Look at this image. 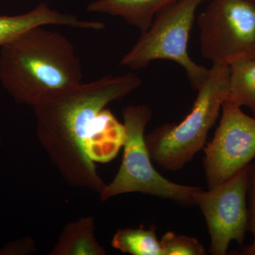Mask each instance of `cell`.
<instances>
[{
    "mask_svg": "<svg viewBox=\"0 0 255 255\" xmlns=\"http://www.w3.org/2000/svg\"><path fill=\"white\" fill-rule=\"evenodd\" d=\"M214 136L204 147V168L209 189L248 167L255 159V117L225 101Z\"/></svg>",
    "mask_w": 255,
    "mask_h": 255,
    "instance_id": "8",
    "label": "cell"
},
{
    "mask_svg": "<svg viewBox=\"0 0 255 255\" xmlns=\"http://www.w3.org/2000/svg\"><path fill=\"white\" fill-rule=\"evenodd\" d=\"M248 186L246 167L219 185L196 193L195 205L206 220L211 254L226 255L232 241L243 247L248 231Z\"/></svg>",
    "mask_w": 255,
    "mask_h": 255,
    "instance_id": "7",
    "label": "cell"
},
{
    "mask_svg": "<svg viewBox=\"0 0 255 255\" xmlns=\"http://www.w3.org/2000/svg\"><path fill=\"white\" fill-rule=\"evenodd\" d=\"M112 245L115 249L132 255H163L155 226L145 229L126 228L114 234Z\"/></svg>",
    "mask_w": 255,
    "mask_h": 255,
    "instance_id": "13",
    "label": "cell"
},
{
    "mask_svg": "<svg viewBox=\"0 0 255 255\" xmlns=\"http://www.w3.org/2000/svg\"><path fill=\"white\" fill-rule=\"evenodd\" d=\"M205 1L177 0L161 10L119 65L139 70L153 60H171L184 68L191 87L197 90L207 78L209 69L191 60L188 43L196 10Z\"/></svg>",
    "mask_w": 255,
    "mask_h": 255,
    "instance_id": "5",
    "label": "cell"
},
{
    "mask_svg": "<svg viewBox=\"0 0 255 255\" xmlns=\"http://www.w3.org/2000/svg\"><path fill=\"white\" fill-rule=\"evenodd\" d=\"M163 255H204L205 249L195 238L166 233L160 241Z\"/></svg>",
    "mask_w": 255,
    "mask_h": 255,
    "instance_id": "14",
    "label": "cell"
},
{
    "mask_svg": "<svg viewBox=\"0 0 255 255\" xmlns=\"http://www.w3.org/2000/svg\"><path fill=\"white\" fill-rule=\"evenodd\" d=\"M229 80V65L213 64L187 117L179 123L164 124L145 135L152 162L165 170L177 171L204 149L210 129L227 98Z\"/></svg>",
    "mask_w": 255,
    "mask_h": 255,
    "instance_id": "3",
    "label": "cell"
},
{
    "mask_svg": "<svg viewBox=\"0 0 255 255\" xmlns=\"http://www.w3.org/2000/svg\"><path fill=\"white\" fill-rule=\"evenodd\" d=\"M152 117V110L147 105H130L124 109L123 159L113 181L100 193V200L138 192L168 199L179 205H195V196L201 188L171 182L152 165L145 140V128Z\"/></svg>",
    "mask_w": 255,
    "mask_h": 255,
    "instance_id": "4",
    "label": "cell"
},
{
    "mask_svg": "<svg viewBox=\"0 0 255 255\" xmlns=\"http://www.w3.org/2000/svg\"><path fill=\"white\" fill-rule=\"evenodd\" d=\"M248 231L253 234L251 245L243 246L240 254L255 255V159L248 166Z\"/></svg>",
    "mask_w": 255,
    "mask_h": 255,
    "instance_id": "15",
    "label": "cell"
},
{
    "mask_svg": "<svg viewBox=\"0 0 255 255\" xmlns=\"http://www.w3.org/2000/svg\"><path fill=\"white\" fill-rule=\"evenodd\" d=\"M95 220L92 216L72 221L65 226L50 255H105L95 234Z\"/></svg>",
    "mask_w": 255,
    "mask_h": 255,
    "instance_id": "11",
    "label": "cell"
},
{
    "mask_svg": "<svg viewBox=\"0 0 255 255\" xmlns=\"http://www.w3.org/2000/svg\"><path fill=\"white\" fill-rule=\"evenodd\" d=\"M197 22L201 53L213 64L255 59V0H211Z\"/></svg>",
    "mask_w": 255,
    "mask_h": 255,
    "instance_id": "6",
    "label": "cell"
},
{
    "mask_svg": "<svg viewBox=\"0 0 255 255\" xmlns=\"http://www.w3.org/2000/svg\"><path fill=\"white\" fill-rule=\"evenodd\" d=\"M81 62L71 41L44 26L28 30L0 48V82L15 102L34 107L82 83Z\"/></svg>",
    "mask_w": 255,
    "mask_h": 255,
    "instance_id": "2",
    "label": "cell"
},
{
    "mask_svg": "<svg viewBox=\"0 0 255 255\" xmlns=\"http://www.w3.org/2000/svg\"><path fill=\"white\" fill-rule=\"evenodd\" d=\"M254 117H255V113L254 114Z\"/></svg>",
    "mask_w": 255,
    "mask_h": 255,
    "instance_id": "18",
    "label": "cell"
},
{
    "mask_svg": "<svg viewBox=\"0 0 255 255\" xmlns=\"http://www.w3.org/2000/svg\"><path fill=\"white\" fill-rule=\"evenodd\" d=\"M133 73L107 75L48 96L33 107L36 135L65 182L100 194L97 162H110L124 145L125 127L107 106L141 85Z\"/></svg>",
    "mask_w": 255,
    "mask_h": 255,
    "instance_id": "1",
    "label": "cell"
},
{
    "mask_svg": "<svg viewBox=\"0 0 255 255\" xmlns=\"http://www.w3.org/2000/svg\"><path fill=\"white\" fill-rule=\"evenodd\" d=\"M47 25L70 26L96 31H100L105 28V23L100 21L81 19L75 15L50 9L46 3L41 2L36 8L25 14L0 16V48L32 28Z\"/></svg>",
    "mask_w": 255,
    "mask_h": 255,
    "instance_id": "9",
    "label": "cell"
},
{
    "mask_svg": "<svg viewBox=\"0 0 255 255\" xmlns=\"http://www.w3.org/2000/svg\"><path fill=\"white\" fill-rule=\"evenodd\" d=\"M1 145V140H0V146Z\"/></svg>",
    "mask_w": 255,
    "mask_h": 255,
    "instance_id": "17",
    "label": "cell"
},
{
    "mask_svg": "<svg viewBox=\"0 0 255 255\" xmlns=\"http://www.w3.org/2000/svg\"><path fill=\"white\" fill-rule=\"evenodd\" d=\"M177 0H95L87 6L90 12L120 16L128 23L147 31L156 15Z\"/></svg>",
    "mask_w": 255,
    "mask_h": 255,
    "instance_id": "10",
    "label": "cell"
},
{
    "mask_svg": "<svg viewBox=\"0 0 255 255\" xmlns=\"http://www.w3.org/2000/svg\"><path fill=\"white\" fill-rule=\"evenodd\" d=\"M226 102L246 107L255 113V59L238 60L229 65Z\"/></svg>",
    "mask_w": 255,
    "mask_h": 255,
    "instance_id": "12",
    "label": "cell"
},
{
    "mask_svg": "<svg viewBox=\"0 0 255 255\" xmlns=\"http://www.w3.org/2000/svg\"><path fill=\"white\" fill-rule=\"evenodd\" d=\"M36 251L33 240L24 238L5 245L0 249V255H29Z\"/></svg>",
    "mask_w": 255,
    "mask_h": 255,
    "instance_id": "16",
    "label": "cell"
}]
</instances>
